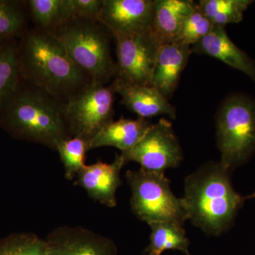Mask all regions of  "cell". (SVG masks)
<instances>
[{
    "mask_svg": "<svg viewBox=\"0 0 255 255\" xmlns=\"http://www.w3.org/2000/svg\"><path fill=\"white\" fill-rule=\"evenodd\" d=\"M192 53L205 55L239 70L255 83V61L230 38L225 28L214 26L209 34L191 46Z\"/></svg>",
    "mask_w": 255,
    "mask_h": 255,
    "instance_id": "obj_13",
    "label": "cell"
},
{
    "mask_svg": "<svg viewBox=\"0 0 255 255\" xmlns=\"http://www.w3.org/2000/svg\"><path fill=\"white\" fill-rule=\"evenodd\" d=\"M63 103L21 79L0 105V128L16 140L55 150L60 142L73 137Z\"/></svg>",
    "mask_w": 255,
    "mask_h": 255,
    "instance_id": "obj_2",
    "label": "cell"
},
{
    "mask_svg": "<svg viewBox=\"0 0 255 255\" xmlns=\"http://www.w3.org/2000/svg\"><path fill=\"white\" fill-rule=\"evenodd\" d=\"M154 0H104L99 21L113 37L150 31Z\"/></svg>",
    "mask_w": 255,
    "mask_h": 255,
    "instance_id": "obj_10",
    "label": "cell"
},
{
    "mask_svg": "<svg viewBox=\"0 0 255 255\" xmlns=\"http://www.w3.org/2000/svg\"><path fill=\"white\" fill-rule=\"evenodd\" d=\"M196 6L192 0H154L151 31L161 45L176 41L183 22Z\"/></svg>",
    "mask_w": 255,
    "mask_h": 255,
    "instance_id": "obj_16",
    "label": "cell"
},
{
    "mask_svg": "<svg viewBox=\"0 0 255 255\" xmlns=\"http://www.w3.org/2000/svg\"><path fill=\"white\" fill-rule=\"evenodd\" d=\"M152 125L148 120L141 118L113 121L89 140L88 150L111 146L125 152L133 147Z\"/></svg>",
    "mask_w": 255,
    "mask_h": 255,
    "instance_id": "obj_17",
    "label": "cell"
},
{
    "mask_svg": "<svg viewBox=\"0 0 255 255\" xmlns=\"http://www.w3.org/2000/svg\"><path fill=\"white\" fill-rule=\"evenodd\" d=\"M253 2V0H200L197 4L214 26L225 28L241 22Z\"/></svg>",
    "mask_w": 255,
    "mask_h": 255,
    "instance_id": "obj_21",
    "label": "cell"
},
{
    "mask_svg": "<svg viewBox=\"0 0 255 255\" xmlns=\"http://www.w3.org/2000/svg\"><path fill=\"white\" fill-rule=\"evenodd\" d=\"M122 155L127 163L137 162L142 169L162 173L178 167L184 157L172 124L164 118L152 124L142 138Z\"/></svg>",
    "mask_w": 255,
    "mask_h": 255,
    "instance_id": "obj_9",
    "label": "cell"
},
{
    "mask_svg": "<svg viewBox=\"0 0 255 255\" xmlns=\"http://www.w3.org/2000/svg\"><path fill=\"white\" fill-rule=\"evenodd\" d=\"M111 85L122 97V104L139 118L147 119L162 115L177 118V109L153 86L128 85L114 80Z\"/></svg>",
    "mask_w": 255,
    "mask_h": 255,
    "instance_id": "obj_14",
    "label": "cell"
},
{
    "mask_svg": "<svg viewBox=\"0 0 255 255\" xmlns=\"http://www.w3.org/2000/svg\"><path fill=\"white\" fill-rule=\"evenodd\" d=\"M214 25L199 8V5L184 20L174 42L193 46L209 34Z\"/></svg>",
    "mask_w": 255,
    "mask_h": 255,
    "instance_id": "obj_25",
    "label": "cell"
},
{
    "mask_svg": "<svg viewBox=\"0 0 255 255\" xmlns=\"http://www.w3.org/2000/svg\"><path fill=\"white\" fill-rule=\"evenodd\" d=\"M48 32L60 42L72 61L92 83L107 85L114 79L116 63L111 49L113 35L99 19L70 18Z\"/></svg>",
    "mask_w": 255,
    "mask_h": 255,
    "instance_id": "obj_4",
    "label": "cell"
},
{
    "mask_svg": "<svg viewBox=\"0 0 255 255\" xmlns=\"http://www.w3.org/2000/svg\"><path fill=\"white\" fill-rule=\"evenodd\" d=\"M0 255H49L46 239L30 232L0 238Z\"/></svg>",
    "mask_w": 255,
    "mask_h": 255,
    "instance_id": "obj_23",
    "label": "cell"
},
{
    "mask_svg": "<svg viewBox=\"0 0 255 255\" xmlns=\"http://www.w3.org/2000/svg\"><path fill=\"white\" fill-rule=\"evenodd\" d=\"M115 93L111 85L92 83L64 102V114L72 136L89 141L113 122Z\"/></svg>",
    "mask_w": 255,
    "mask_h": 255,
    "instance_id": "obj_7",
    "label": "cell"
},
{
    "mask_svg": "<svg viewBox=\"0 0 255 255\" xmlns=\"http://www.w3.org/2000/svg\"><path fill=\"white\" fill-rule=\"evenodd\" d=\"M116 71L114 81L128 85L152 86V78L161 43L148 31L114 37Z\"/></svg>",
    "mask_w": 255,
    "mask_h": 255,
    "instance_id": "obj_8",
    "label": "cell"
},
{
    "mask_svg": "<svg viewBox=\"0 0 255 255\" xmlns=\"http://www.w3.org/2000/svg\"><path fill=\"white\" fill-rule=\"evenodd\" d=\"M192 54L191 47L177 42L161 45L152 78L155 87L169 100L174 95L181 76Z\"/></svg>",
    "mask_w": 255,
    "mask_h": 255,
    "instance_id": "obj_15",
    "label": "cell"
},
{
    "mask_svg": "<svg viewBox=\"0 0 255 255\" xmlns=\"http://www.w3.org/2000/svg\"><path fill=\"white\" fill-rule=\"evenodd\" d=\"M127 164L123 155H117L112 163L97 162L85 165L77 175V184L94 201L110 208L117 205V191L122 184L121 171Z\"/></svg>",
    "mask_w": 255,
    "mask_h": 255,
    "instance_id": "obj_12",
    "label": "cell"
},
{
    "mask_svg": "<svg viewBox=\"0 0 255 255\" xmlns=\"http://www.w3.org/2000/svg\"><path fill=\"white\" fill-rule=\"evenodd\" d=\"M45 239L49 255H118L112 239L81 226H59Z\"/></svg>",
    "mask_w": 255,
    "mask_h": 255,
    "instance_id": "obj_11",
    "label": "cell"
},
{
    "mask_svg": "<svg viewBox=\"0 0 255 255\" xmlns=\"http://www.w3.org/2000/svg\"><path fill=\"white\" fill-rule=\"evenodd\" d=\"M65 170V177L72 180L77 177L79 172L85 165L86 152L88 150V141L78 137L62 140L56 146Z\"/></svg>",
    "mask_w": 255,
    "mask_h": 255,
    "instance_id": "obj_24",
    "label": "cell"
},
{
    "mask_svg": "<svg viewBox=\"0 0 255 255\" xmlns=\"http://www.w3.org/2000/svg\"><path fill=\"white\" fill-rule=\"evenodd\" d=\"M150 227V244L145 249L146 255H160L166 251H179L191 255L190 241L182 226L164 222L152 223Z\"/></svg>",
    "mask_w": 255,
    "mask_h": 255,
    "instance_id": "obj_18",
    "label": "cell"
},
{
    "mask_svg": "<svg viewBox=\"0 0 255 255\" xmlns=\"http://www.w3.org/2000/svg\"><path fill=\"white\" fill-rule=\"evenodd\" d=\"M231 172L221 162L211 161L184 182L180 199L187 220L209 236H219L232 227L246 201L233 187Z\"/></svg>",
    "mask_w": 255,
    "mask_h": 255,
    "instance_id": "obj_3",
    "label": "cell"
},
{
    "mask_svg": "<svg viewBox=\"0 0 255 255\" xmlns=\"http://www.w3.org/2000/svg\"><path fill=\"white\" fill-rule=\"evenodd\" d=\"M104 0H69L72 18L99 19Z\"/></svg>",
    "mask_w": 255,
    "mask_h": 255,
    "instance_id": "obj_26",
    "label": "cell"
},
{
    "mask_svg": "<svg viewBox=\"0 0 255 255\" xmlns=\"http://www.w3.org/2000/svg\"><path fill=\"white\" fill-rule=\"evenodd\" d=\"M21 78L60 102L82 91L92 82L72 61L50 32L29 28L18 39Z\"/></svg>",
    "mask_w": 255,
    "mask_h": 255,
    "instance_id": "obj_1",
    "label": "cell"
},
{
    "mask_svg": "<svg viewBox=\"0 0 255 255\" xmlns=\"http://www.w3.org/2000/svg\"><path fill=\"white\" fill-rule=\"evenodd\" d=\"M245 199H246V200H247V199H255V191L253 192V194H251V195L245 196Z\"/></svg>",
    "mask_w": 255,
    "mask_h": 255,
    "instance_id": "obj_27",
    "label": "cell"
},
{
    "mask_svg": "<svg viewBox=\"0 0 255 255\" xmlns=\"http://www.w3.org/2000/svg\"><path fill=\"white\" fill-rule=\"evenodd\" d=\"M30 19L35 27L50 31L72 18L69 0H28Z\"/></svg>",
    "mask_w": 255,
    "mask_h": 255,
    "instance_id": "obj_19",
    "label": "cell"
},
{
    "mask_svg": "<svg viewBox=\"0 0 255 255\" xmlns=\"http://www.w3.org/2000/svg\"><path fill=\"white\" fill-rule=\"evenodd\" d=\"M126 178L131 190V211L137 219L149 226L169 222L184 226L187 217L181 199L172 192L164 173L140 167L128 170Z\"/></svg>",
    "mask_w": 255,
    "mask_h": 255,
    "instance_id": "obj_6",
    "label": "cell"
},
{
    "mask_svg": "<svg viewBox=\"0 0 255 255\" xmlns=\"http://www.w3.org/2000/svg\"><path fill=\"white\" fill-rule=\"evenodd\" d=\"M18 39L0 43V105L21 80Z\"/></svg>",
    "mask_w": 255,
    "mask_h": 255,
    "instance_id": "obj_22",
    "label": "cell"
},
{
    "mask_svg": "<svg viewBox=\"0 0 255 255\" xmlns=\"http://www.w3.org/2000/svg\"><path fill=\"white\" fill-rule=\"evenodd\" d=\"M216 144L221 162L229 170L249 162L255 154V100L231 93L216 114Z\"/></svg>",
    "mask_w": 255,
    "mask_h": 255,
    "instance_id": "obj_5",
    "label": "cell"
},
{
    "mask_svg": "<svg viewBox=\"0 0 255 255\" xmlns=\"http://www.w3.org/2000/svg\"><path fill=\"white\" fill-rule=\"evenodd\" d=\"M29 19L26 1L0 0V43L20 39L29 28Z\"/></svg>",
    "mask_w": 255,
    "mask_h": 255,
    "instance_id": "obj_20",
    "label": "cell"
}]
</instances>
